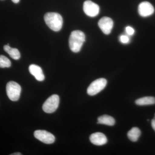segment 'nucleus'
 I'll return each instance as SVG.
<instances>
[{
	"label": "nucleus",
	"mask_w": 155,
	"mask_h": 155,
	"mask_svg": "<svg viewBox=\"0 0 155 155\" xmlns=\"http://www.w3.org/2000/svg\"><path fill=\"white\" fill-rule=\"evenodd\" d=\"M11 155H22V154L20 153H14L12 154H11Z\"/></svg>",
	"instance_id": "aec40b11"
},
{
	"label": "nucleus",
	"mask_w": 155,
	"mask_h": 155,
	"mask_svg": "<svg viewBox=\"0 0 155 155\" xmlns=\"http://www.w3.org/2000/svg\"><path fill=\"white\" fill-rule=\"evenodd\" d=\"M120 41L122 43L126 44L129 42V39L128 36L125 35H122L120 36Z\"/></svg>",
	"instance_id": "f3484780"
},
{
	"label": "nucleus",
	"mask_w": 155,
	"mask_h": 155,
	"mask_svg": "<svg viewBox=\"0 0 155 155\" xmlns=\"http://www.w3.org/2000/svg\"><path fill=\"white\" fill-rule=\"evenodd\" d=\"M127 135L131 141L136 142L141 135V131L138 127H134L127 132Z\"/></svg>",
	"instance_id": "2eb2a0df"
},
{
	"label": "nucleus",
	"mask_w": 155,
	"mask_h": 155,
	"mask_svg": "<svg viewBox=\"0 0 155 155\" xmlns=\"http://www.w3.org/2000/svg\"><path fill=\"white\" fill-rule=\"evenodd\" d=\"M136 104L139 106L150 105L155 104V97H145L137 100Z\"/></svg>",
	"instance_id": "4468645a"
},
{
	"label": "nucleus",
	"mask_w": 155,
	"mask_h": 155,
	"mask_svg": "<svg viewBox=\"0 0 155 155\" xmlns=\"http://www.w3.org/2000/svg\"><path fill=\"white\" fill-rule=\"evenodd\" d=\"M107 81L104 78H100L93 81L87 89V94L94 96L97 94L106 87Z\"/></svg>",
	"instance_id": "39448f33"
},
{
	"label": "nucleus",
	"mask_w": 155,
	"mask_h": 155,
	"mask_svg": "<svg viewBox=\"0 0 155 155\" xmlns=\"http://www.w3.org/2000/svg\"><path fill=\"white\" fill-rule=\"evenodd\" d=\"M11 65V61L8 58L2 55H0V68H9Z\"/></svg>",
	"instance_id": "dca6fc26"
},
{
	"label": "nucleus",
	"mask_w": 155,
	"mask_h": 155,
	"mask_svg": "<svg viewBox=\"0 0 155 155\" xmlns=\"http://www.w3.org/2000/svg\"><path fill=\"white\" fill-rule=\"evenodd\" d=\"M98 25L103 33L109 35L114 26V22L110 18L104 17L99 21Z\"/></svg>",
	"instance_id": "6e6552de"
},
{
	"label": "nucleus",
	"mask_w": 155,
	"mask_h": 155,
	"mask_svg": "<svg viewBox=\"0 0 155 155\" xmlns=\"http://www.w3.org/2000/svg\"><path fill=\"white\" fill-rule=\"evenodd\" d=\"M60 98L59 96L53 94L48 98L44 103L42 109L44 111L48 114H51L57 110L59 107Z\"/></svg>",
	"instance_id": "20e7f679"
},
{
	"label": "nucleus",
	"mask_w": 155,
	"mask_h": 155,
	"mask_svg": "<svg viewBox=\"0 0 155 155\" xmlns=\"http://www.w3.org/2000/svg\"><path fill=\"white\" fill-rule=\"evenodd\" d=\"M12 2L14 3H18L19 2V0H12Z\"/></svg>",
	"instance_id": "412c9836"
},
{
	"label": "nucleus",
	"mask_w": 155,
	"mask_h": 155,
	"mask_svg": "<svg viewBox=\"0 0 155 155\" xmlns=\"http://www.w3.org/2000/svg\"><path fill=\"white\" fill-rule=\"evenodd\" d=\"M126 31L127 34L129 35H133L134 33V30L132 27L127 26L126 28Z\"/></svg>",
	"instance_id": "a211bd4d"
},
{
	"label": "nucleus",
	"mask_w": 155,
	"mask_h": 155,
	"mask_svg": "<svg viewBox=\"0 0 155 155\" xmlns=\"http://www.w3.org/2000/svg\"><path fill=\"white\" fill-rule=\"evenodd\" d=\"M83 10L87 16L95 17L99 13V6L90 0H87L84 3Z\"/></svg>",
	"instance_id": "0eeeda50"
},
{
	"label": "nucleus",
	"mask_w": 155,
	"mask_h": 155,
	"mask_svg": "<svg viewBox=\"0 0 155 155\" xmlns=\"http://www.w3.org/2000/svg\"><path fill=\"white\" fill-rule=\"evenodd\" d=\"M29 71L35 79L38 81H43L45 77L43 72L40 67L35 64H31L29 67Z\"/></svg>",
	"instance_id": "9b49d317"
},
{
	"label": "nucleus",
	"mask_w": 155,
	"mask_h": 155,
	"mask_svg": "<svg viewBox=\"0 0 155 155\" xmlns=\"http://www.w3.org/2000/svg\"><path fill=\"white\" fill-rule=\"evenodd\" d=\"M154 12L153 7L148 2H143L138 6V13L141 17H148L152 15Z\"/></svg>",
	"instance_id": "1a4fd4ad"
},
{
	"label": "nucleus",
	"mask_w": 155,
	"mask_h": 155,
	"mask_svg": "<svg viewBox=\"0 0 155 155\" xmlns=\"http://www.w3.org/2000/svg\"><path fill=\"white\" fill-rule=\"evenodd\" d=\"M34 135L35 138L46 144H51L55 141V140L54 136L46 130H35Z\"/></svg>",
	"instance_id": "423d86ee"
},
{
	"label": "nucleus",
	"mask_w": 155,
	"mask_h": 155,
	"mask_svg": "<svg viewBox=\"0 0 155 155\" xmlns=\"http://www.w3.org/2000/svg\"><path fill=\"white\" fill-rule=\"evenodd\" d=\"M7 95L11 101H16L19 99L21 87L19 84L14 81H10L6 86Z\"/></svg>",
	"instance_id": "7ed1b4c3"
},
{
	"label": "nucleus",
	"mask_w": 155,
	"mask_h": 155,
	"mask_svg": "<svg viewBox=\"0 0 155 155\" xmlns=\"http://www.w3.org/2000/svg\"><path fill=\"white\" fill-rule=\"evenodd\" d=\"M4 49L14 60H19L20 58V53L17 49L11 48L8 45H5L4 46Z\"/></svg>",
	"instance_id": "f8f14e48"
},
{
	"label": "nucleus",
	"mask_w": 155,
	"mask_h": 155,
	"mask_svg": "<svg viewBox=\"0 0 155 155\" xmlns=\"http://www.w3.org/2000/svg\"><path fill=\"white\" fill-rule=\"evenodd\" d=\"M151 125L153 130L155 131V119H153L151 122Z\"/></svg>",
	"instance_id": "6ab92c4d"
},
{
	"label": "nucleus",
	"mask_w": 155,
	"mask_h": 155,
	"mask_svg": "<svg viewBox=\"0 0 155 155\" xmlns=\"http://www.w3.org/2000/svg\"><path fill=\"white\" fill-rule=\"evenodd\" d=\"M154 119H155V116H154Z\"/></svg>",
	"instance_id": "4be33fe9"
},
{
	"label": "nucleus",
	"mask_w": 155,
	"mask_h": 155,
	"mask_svg": "<svg viewBox=\"0 0 155 155\" xmlns=\"http://www.w3.org/2000/svg\"><path fill=\"white\" fill-rule=\"evenodd\" d=\"M85 40V35L82 31L75 30L72 31L69 38L70 49L73 52H78L81 49Z\"/></svg>",
	"instance_id": "f257e3e1"
},
{
	"label": "nucleus",
	"mask_w": 155,
	"mask_h": 155,
	"mask_svg": "<svg viewBox=\"0 0 155 155\" xmlns=\"http://www.w3.org/2000/svg\"><path fill=\"white\" fill-rule=\"evenodd\" d=\"M44 19L48 26L54 31H59L62 28L63 18L58 13L54 12L46 13L45 15Z\"/></svg>",
	"instance_id": "f03ea898"
},
{
	"label": "nucleus",
	"mask_w": 155,
	"mask_h": 155,
	"mask_svg": "<svg viewBox=\"0 0 155 155\" xmlns=\"http://www.w3.org/2000/svg\"><path fill=\"white\" fill-rule=\"evenodd\" d=\"M90 140L93 144L97 146H102L107 142L105 135L101 132L92 134L90 137Z\"/></svg>",
	"instance_id": "9d476101"
},
{
	"label": "nucleus",
	"mask_w": 155,
	"mask_h": 155,
	"mask_svg": "<svg viewBox=\"0 0 155 155\" xmlns=\"http://www.w3.org/2000/svg\"><path fill=\"white\" fill-rule=\"evenodd\" d=\"M98 124H104L109 126H113L115 125V119L112 116L109 115H104L100 116L98 118Z\"/></svg>",
	"instance_id": "ddd939ff"
}]
</instances>
